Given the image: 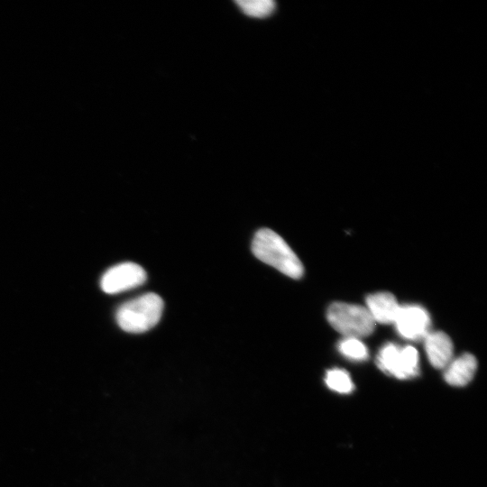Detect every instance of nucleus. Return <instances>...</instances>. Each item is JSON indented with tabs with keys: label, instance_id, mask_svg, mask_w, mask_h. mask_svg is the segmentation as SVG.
I'll return each instance as SVG.
<instances>
[{
	"label": "nucleus",
	"instance_id": "f257e3e1",
	"mask_svg": "<svg viewBox=\"0 0 487 487\" xmlns=\"http://www.w3.org/2000/svg\"><path fill=\"white\" fill-rule=\"evenodd\" d=\"M252 252L260 261L292 279H299L304 273L299 257L281 236L269 228L256 232L252 242Z\"/></svg>",
	"mask_w": 487,
	"mask_h": 487
},
{
	"label": "nucleus",
	"instance_id": "f03ea898",
	"mask_svg": "<svg viewBox=\"0 0 487 487\" xmlns=\"http://www.w3.org/2000/svg\"><path fill=\"white\" fill-rule=\"evenodd\" d=\"M163 307V300L158 294L145 293L121 305L115 319L125 332L143 333L158 324Z\"/></svg>",
	"mask_w": 487,
	"mask_h": 487
},
{
	"label": "nucleus",
	"instance_id": "7ed1b4c3",
	"mask_svg": "<svg viewBox=\"0 0 487 487\" xmlns=\"http://www.w3.org/2000/svg\"><path fill=\"white\" fill-rule=\"evenodd\" d=\"M329 324L345 337L360 338L371 335L375 322L365 307L345 302L331 304L326 311Z\"/></svg>",
	"mask_w": 487,
	"mask_h": 487
},
{
	"label": "nucleus",
	"instance_id": "20e7f679",
	"mask_svg": "<svg viewBox=\"0 0 487 487\" xmlns=\"http://www.w3.org/2000/svg\"><path fill=\"white\" fill-rule=\"evenodd\" d=\"M418 353L415 347L411 345L401 347L393 343H387L379 350L376 363L385 373L407 380L418 374Z\"/></svg>",
	"mask_w": 487,
	"mask_h": 487
},
{
	"label": "nucleus",
	"instance_id": "39448f33",
	"mask_svg": "<svg viewBox=\"0 0 487 487\" xmlns=\"http://www.w3.org/2000/svg\"><path fill=\"white\" fill-rule=\"evenodd\" d=\"M146 279L142 266L126 262L109 268L101 277L100 287L107 294H116L142 285Z\"/></svg>",
	"mask_w": 487,
	"mask_h": 487
},
{
	"label": "nucleus",
	"instance_id": "423d86ee",
	"mask_svg": "<svg viewBox=\"0 0 487 487\" xmlns=\"http://www.w3.org/2000/svg\"><path fill=\"white\" fill-rule=\"evenodd\" d=\"M393 324L403 338L418 340L429 332L430 317L419 305H405L400 307Z\"/></svg>",
	"mask_w": 487,
	"mask_h": 487
},
{
	"label": "nucleus",
	"instance_id": "0eeeda50",
	"mask_svg": "<svg viewBox=\"0 0 487 487\" xmlns=\"http://www.w3.org/2000/svg\"><path fill=\"white\" fill-rule=\"evenodd\" d=\"M424 339L427 356L433 367L443 369L453 359L454 347L450 337L444 332H428Z\"/></svg>",
	"mask_w": 487,
	"mask_h": 487
},
{
	"label": "nucleus",
	"instance_id": "6e6552de",
	"mask_svg": "<svg viewBox=\"0 0 487 487\" xmlns=\"http://www.w3.org/2000/svg\"><path fill=\"white\" fill-rule=\"evenodd\" d=\"M400 305L391 293L377 292L367 296L366 308L374 322L392 324L397 317Z\"/></svg>",
	"mask_w": 487,
	"mask_h": 487
},
{
	"label": "nucleus",
	"instance_id": "1a4fd4ad",
	"mask_svg": "<svg viewBox=\"0 0 487 487\" xmlns=\"http://www.w3.org/2000/svg\"><path fill=\"white\" fill-rule=\"evenodd\" d=\"M477 369V361L471 354H463L452 361L446 367L444 378L446 381L456 387L468 384Z\"/></svg>",
	"mask_w": 487,
	"mask_h": 487
},
{
	"label": "nucleus",
	"instance_id": "9d476101",
	"mask_svg": "<svg viewBox=\"0 0 487 487\" xmlns=\"http://www.w3.org/2000/svg\"><path fill=\"white\" fill-rule=\"evenodd\" d=\"M326 386L338 393L348 394L354 389L349 373L343 369L328 370L325 376Z\"/></svg>",
	"mask_w": 487,
	"mask_h": 487
},
{
	"label": "nucleus",
	"instance_id": "9b49d317",
	"mask_svg": "<svg viewBox=\"0 0 487 487\" xmlns=\"http://www.w3.org/2000/svg\"><path fill=\"white\" fill-rule=\"evenodd\" d=\"M236 4L245 14L256 18L271 15L276 7L272 0H237Z\"/></svg>",
	"mask_w": 487,
	"mask_h": 487
},
{
	"label": "nucleus",
	"instance_id": "f8f14e48",
	"mask_svg": "<svg viewBox=\"0 0 487 487\" xmlns=\"http://www.w3.org/2000/svg\"><path fill=\"white\" fill-rule=\"evenodd\" d=\"M338 351L346 358L363 361L369 356L366 345L355 337H345L337 345Z\"/></svg>",
	"mask_w": 487,
	"mask_h": 487
}]
</instances>
